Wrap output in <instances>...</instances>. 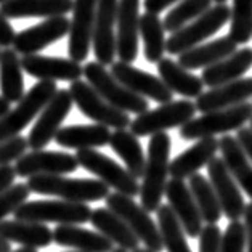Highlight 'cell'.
Returning a JSON list of instances; mask_svg holds the SVG:
<instances>
[{"label": "cell", "mask_w": 252, "mask_h": 252, "mask_svg": "<svg viewBox=\"0 0 252 252\" xmlns=\"http://www.w3.org/2000/svg\"><path fill=\"white\" fill-rule=\"evenodd\" d=\"M170 148L172 140L165 132L151 135L148 143V158H146L140 185L141 207L146 212H156L161 206L169 177Z\"/></svg>", "instance_id": "6da1fadb"}, {"label": "cell", "mask_w": 252, "mask_h": 252, "mask_svg": "<svg viewBox=\"0 0 252 252\" xmlns=\"http://www.w3.org/2000/svg\"><path fill=\"white\" fill-rule=\"evenodd\" d=\"M29 191L42 196H53L66 202L87 204L106 199L109 188L100 180L92 178H69L64 175H35L28 178Z\"/></svg>", "instance_id": "7a4b0ae2"}, {"label": "cell", "mask_w": 252, "mask_h": 252, "mask_svg": "<svg viewBox=\"0 0 252 252\" xmlns=\"http://www.w3.org/2000/svg\"><path fill=\"white\" fill-rule=\"evenodd\" d=\"M94 209L87 204H76L61 199H39L26 201L15 211V220L37 223H60V225H79L90 222Z\"/></svg>", "instance_id": "3957f363"}, {"label": "cell", "mask_w": 252, "mask_h": 252, "mask_svg": "<svg viewBox=\"0 0 252 252\" xmlns=\"http://www.w3.org/2000/svg\"><path fill=\"white\" fill-rule=\"evenodd\" d=\"M84 76L90 87L119 111L127 114H143L148 111L150 104L143 96L135 95L133 92L126 89L116 81L111 72L106 71V67L96 61H90L84 66Z\"/></svg>", "instance_id": "277c9868"}, {"label": "cell", "mask_w": 252, "mask_h": 252, "mask_svg": "<svg viewBox=\"0 0 252 252\" xmlns=\"http://www.w3.org/2000/svg\"><path fill=\"white\" fill-rule=\"evenodd\" d=\"M252 119V103L246 101L238 106L220 109L194 118L180 127V138L183 140H201L215 137L219 133H228L243 128L246 122Z\"/></svg>", "instance_id": "5b68a950"}, {"label": "cell", "mask_w": 252, "mask_h": 252, "mask_svg": "<svg viewBox=\"0 0 252 252\" xmlns=\"http://www.w3.org/2000/svg\"><path fill=\"white\" fill-rule=\"evenodd\" d=\"M57 92V82L39 81L32 85L28 94L23 96V100L18 103V106L15 109H10L0 119V143L20 137V132L31 124V121H34L35 116L40 114Z\"/></svg>", "instance_id": "8992f818"}, {"label": "cell", "mask_w": 252, "mask_h": 252, "mask_svg": "<svg viewBox=\"0 0 252 252\" xmlns=\"http://www.w3.org/2000/svg\"><path fill=\"white\" fill-rule=\"evenodd\" d=\"M104 201H106V209H109V211L124 220L126 225L137 236L138 241L145 244L146 249H150L153 252L164 251L159 226L151 219L150 212H146L132 198L119 193L109 194Z\"/></svg>", "instance_id": "52a82bcc"}, {"label": "cell", "mask_w": 252, "mask_h": 252, "mask_svg": "<svg viewBox=\"0 0 252 252\" xmlns=\"http://www.w3.org/2000/svg\"><path fill=\"white\" fill-rule=\"evenodd\" d=\"M231 8L225 3L211 7L204 15L196 18L194 21L187 24L185 28L177 31L165 40V50L170 55H182L187 50L198 47L202 40L211 37L219 29L223 28V24L230 20Z\"/></svg>", "instance_id": "ba28073f"}, {"label": "cell", "mask_w": 252, "mask_h": 252, "mask_svg": "<svg viewBox=\"0 0 252 252\" xmlns=\"http://www.w3.org/2000/svg\"><path fill=\"white\" fill-rule=\"evenodd\" d=\"M196 106L193 101L178 100L161 104L156 109H148L143 114H138L130 122V132L135 137H148V135L164 133L169 128L182 127L187 122L194 119Z\"/></svg>", "instance_id": "9c48e42d"}, {"label": "cell", "mask_w": 252, "mask_h": 252, "mask_svg": "<svg viewBox=\"0 0 252 252\" xmlns=\"http://www.w3.org/2000/svg\"><path fill=\"white\" fill-rule=\"evenodd\" d=\"M77 164L96 175L108 188H114L116 193L135 198L140 194V183L135 177L127 172V169L113 161L111 158L96 150H79L76 153Z\"/></svg>", "instance_id": "30bf717a"}, {"label": "cell", "mask_w": 252, "mask_h": 252, "mask_svg": "<svg viewBox=\"0 0 252 252\" xmlns=\"http://www.w3.org/2000/svg\"><path fill=\"white\" fill-rule=\"evenodd\" d=\"M69 94L72 98V103L77 104V108L81 109L84 116L95 121V124L104 126L108 128L113 127L116 130H124V128L130 127L132 119L128 118V114L119 111V109L111 106L108 101H104L87 82H71Z\"/></svg>", "instance_id": "8fae6325"}, {"label": "cell", "mask_w": 252, "mask_h": 252, "mask_svg": "<svg viewBox=\"0 0 252 252\" xmlns=\"http://www.w3.org/2000/svg\"><path fill=\"white\" fill-rule=\"evenodd\" d=\"M72 108V98L69 90H58L55 96L42 109L37 121L28 137V146L32 151L44 150L52 140H55L61 124Z\"/></svg>", "instance_id": "7c38bea8"}, {"label": "cell", "mask_w": 252, "mask_h": 252, "mask_svg": "<svg viewBox=\"0 0 252 252\" xmlns=\"http://www.w3.org/2000/svg\"><path fill=\"white\" fill-rule=\"evenodd\" d=\"M77 167L79 164L74 155L47 150L24 153L15 162L16 175L23 178L35 175H67L76 172Z\"/></svg>", "instance_id": "4fadbf2b"}, {"label": "cell", "mask_w": 252, "mask_h": 252, "mask_svg": "<svg viewBox=\"0 0 252 252\" xmlns=\"http://www.w3.org/2000/svg\"><path fill=\"white\" fill-rule=\"evenodd\" d=\"M98 0H74L72 20L69 26V45L67 52L76 63H82L90 53L92 37H94L95 15Z\"/></svg>", "instance_id": "5bb4252c"}, {"label": "cell", "mask_w": 252, "mask_h": 252, "mask_svg": "<svg viewBox=\"0 0 252 252\" xmlns=\"http://www.w3.org/2000/svg\"><path fill=\"white\" fill-rule=\"evenodd\" d=\"M119 0H98L92 47L96 63L108 66L116 58V20H118Z\"/></svg>", "instance_id": "9a60e30c"}, {"label": "cell", "mask_w": 252, "mask_h": 252, "mask_svg": "<svg viewBox=\"0 0 252 252\" xmlns=\"http://www.w3.org/2000/svg\"><path fill=\"white\" fill-rule=\"evenodd\" d=\"M207 174L209 182H211L214 191L217 194L219 204L222 207V214L230 222H239L243 219L246 209L244 198L239 191L236 182L230 175L225 162L222 159L214 158L207 164Z\"/></svg>", "instance_id": "2e32d148"}, {"label": "cell", "mask_w": 252, "mask_h": 252, "mask_svg": "<svg viewBox=\"0 0 252 252\" xmlns=\"http://www.w3.org/2000/svg\"><path fill=\"white\" fill-rule=\"evenodd\" d=\"M111 74L116 81L124 85L126 89L133 92L135 95L143 96L145 100L150 98V100H155L161 104L174 101L172 100L174 94L165 87V84L161 79L150 74V72H146V71L137 69V67H133L132 64L122 63V61L113 63Z\"/></svg>", "instance_id": "e0dca14e"}, {"label": "cell", "mask_w": 252, "mask_h": 252, "mask_svg": "<svg viewBox=\"0 0 252 252\" xmlns=\"http://www.w3.org/2000/svg\"><path fill=\"white\" fill-rule=\"evenodd\" d=\"M71 21L66 16L47 18L40 24H35L32 28H28L16 34L13 40V50L21 55H37L53 42L63 39L66 34H69Z\"/></svg>", "instance_id": "ac0fdd59"}, {"label": "cell", "mask_w": 252, "mask_h": 252, "mask_svg": "<svg viewBox=\"0 0 252 252\" xmlns=\"http://www.w3.org/2000/svg\"><path fill=\"white\" fill-rule=\"evenodd\" d=\"M140 0H119L118 3V34L116 55L122 63L130 64L138 55L140 35Z\"/></svg>", "instance_id": "d6986e66"}, {"label": "cell", "mask_w": 252, "mask_h": 252, "mask_svg": "<svg viewBox=\"0 0 252 252\" xmlns=\"http://www.w3.org/2000/svg\"><path fill=\"white\" fill-rule=\"evenodd\" d=\"M164 196L167 198L170 211L180 222L185 235L189 238H198L202 226H204V222H202L198 206H196L193 194L188 188V183L178 180V178H170L165 185Z\"/></svg>", "instance_id": "ffe728a7"}, {"label": "cell", "mask_w": 252, "mask_h": 252, "mask_svg": "<svg viewBox=\"0 0 252 252\" xmlns=\"http://www.w3.org/2000/svg\"><path fill=\"white\" fill-rule=\"evenodd\" d=\"M21 67L26 74L32 76L39 81H81L84 76V67L81 63H76L71 58L44 57V55H26L21 58Z\"/></svg>", "instance_id": "44dd1931"}, {"label": "cell", "mask_w": 252, "mask_h": 252, "mask_svg": "<svg viewBox=\"0 0 252 252\" xmlns=\"http://www.w3.org/2000/svg\"><path fill=\"white\" fill-rule=\"evenodd\" d=\"M252 96V77L238 79L235 82L220 85V87L209 89L207 92L196 98V111L202 114L220 111V109L233 108L238 104L246 103Z\"/></svg>", "instance_id": "7402d4cb"}, {"label": "cell", "mask_w": 252, "mask_h": 252, "mask_svg": "<svg viewBox=\"0 0 252 252\" xmlns=\"http://www.w3.org/2000/svg\"><path fill=\"white\" fill-rule=\"evenodd\" d=\"M219 151V140L215 137L201 138L193 146H189L182 155H178L175 159H172L169 165V175L172 178H189L194 174H198V170L212 161Z\"/></svg>", "instance_id": "603a6c76"}, {"label": "cell", "mask_w": 252, "mask_h": 252, "mask_svg": "<svg viewBox=\"0 0 252 252\" xmlns=\"http://www.w3.org/2000/svg\"><path fill=\"white\" fill-rule=\"evenodd\" d=\"M252 67V48L244 47L236 50L228 58L202 69L201 81L209 89L220 87V85L235 82L241 79Z\"/></svg>", "instance_id": "cb8c5ba5"}, {"label": "cell", "mask_w": 252, "mask_h": 252, "mask_svg": "<svg viewBox=\"0 0 252 252\" xmlns=\"http://www.w3.org/2000/svg\"><path fill=\"white\" fill-rule=\"evenodd\" d=\"M53 241L61 248L77 252H113L114 249V244L106 236L79 225H58L53 230Z\"/></svg>", "instance_id": "d4e9b609"}, {"label": "cell", "mask_w": 252, "mask_h": 252, "mask_svg": "<svg viewBox=\"0 0 252 252\" xmlns=\"http://www.w3.org/2000/svg\"><path fill=\"white\" fill-rule=\"evenodd\" d=\"M0 238H3L8 243L21 244L23 248L40 249L52 244L53 231L44 223L13 219L0 222Z\"/></svg>", "instance_id": "484cf974"}, {"label": "cell", "mask_w": 252, "mask_h": 252, "mask_svg": "<svg viewBox=\"0 0 252 252\" xmlns=\"http://www.w3.org/2000/svg\"><path fill=\"white\" fill-rule=\"evenodd\" d=\"M238 45L233 42L228 35L225 37H219L217 40L207 42V44H202L191 48V50H187L185 53L178 55V61L183 69L187 71H194V69H206V67L212 66L219 61H222L225 58H228L230 55L235 53Z\"/></svg>", "instance_id": "4316f807"}, {"label": "cell", "mask_w": 252, "mask_h": 252, "mask_svg": "<svg viewBox=\"0 0 252 252\" xmlns=\"http://www.w3.org/2000/svg\"><path fill=\"white\" fill-rule=\"evenodd\" d=\"M74 0H7L0 5L5 18H55L72 11Z\"/></svg>", "instance_id": "83f0119b"}, {"label": "cell", "mask_w": 252, "mask_h": 252, "mask_svg": "<svg viewBox=\"0 0 252 252\" xmlns=\"http://www.w3.org/2000/svg\"><path fill=\"white\" fill-rule=\"evenodd\" d=\"M111 132L108 127L100 124L90 126H66L61 127L55 141L63 148L72 150H96L100 146L109 145Z\"/></svg>", "instance_id": "f1b7e54d"}, {"label": "cell", "mask_w": 252, "mask_h": 252, "mask_svg": "<svg viewBox=\"0 0 252 252\" xmlns=\"http://www.w3.org/2000/svg\"><path fill=\"white\" fill-rule=\"evenodd\" d=\"M90 223L94 225L103 236H106L113 244L118 246L119 249L133 252L137 248H140L138 246L140 241L130 231V228L126 225L124 220L106 207L94 209L90 215Z\"/></svg>", "instance_id": "f546056e"}, {"label": "cell", "mask_w": 252, "mask_h": 252, "mask_svg": "<svg viewBox=\"0 0 252 252\" xmlns=\"http://www.w3.org/2000/svg\"><path fill=\"white\" fill-rule=\"evenodd\" d=\"M219 150L222 153V161L225 162L233 180L244 189V193L252 201V164L239 146L238 140L231 135H223L219 140Z\"/></svg>", "instance_id": "4dcf8cb0"}, {"label": "cell", "mask_w": 252, "mask_h": 252, "mask_svg": "<svg viewBox=\"0 0 252 252\" xmlns=\"http://www.w3.org/2000/svg\"><path fill=\"white\" fill-rule=\"evenodd\" d=\"M158 71L161 76L159 79L172 94H178L185 98H198L204 90V84H202L201 77L183 69L177 61L170 58H162L159 61Z\"/></svg>", "instance_id": "1f68e13d"}, {"label": "cell", "mask_w": 252, "mask_h": 252, "mask_svg": "<svg viewBox=\"0 0 252 252\" xmlns=\"http://www.w3.org/2000/svg\"><path fill=\"white\" fill-rule=\"evenodd\" d=\"M24 94L21 60L13 48L0 52V96L8 103H20Z\"/></svg>", "instance_id": "d6a6232c"}, {"label": "cell", "mask_w": 252, "mask_h": 252, "mask_svg": "<svg viewBox=\"0 0 252 252\" xmlns=\"http://www.w3.org/2000/svg\"><path fill=\"white\" fill-rule=\"evenodd\" d=\"M109 146L124 161L128 174L137 180L143 177L146 158L143 155L141 143L130 130H127V128L114 130L111 133V138H109Z\"/></svg>", "instance_id": "836d02e7"}, {"label": "cell", "mask_w": 252, "mask_h": 252, "mask_svg": "<svg viewBox=\"0 0 252 252\" xmlns=\"http://www.w3.org/2000/svg\"><path fill=\"white\" fill-rule=\"evenodd\" d=\"M188 188L198 206L202 222L206 225H217L222 217V207L219 204L217 194H215L211 182L204 175L194 174L193 177H189Z\"/></svg>", "instance_id": "e575fe53"}, {"label": "cell", "mask_w": 252, "mask_h": 252, "mask_svg": "<svg viewBox=\"0 0 252 252\" xmlns=\"http://www.w3.org/2000/svg\"><path fill=\"white\" fill-rule=\"evenodd\" d=\"M140 35L145 44V58L150 63H159L165 52V31L161 18L153 13L140 16Z\"/></svg>", "instance_id": "d590c367"}, {"label": "cell", "mask_w": 252, "mask_h": 252, "mask_svg": "<svg viewBox=\"0 0 252 252\" xmlns=\"http://www.w3.org/2000/svg\"><path fill=\"white\" fill-rule=\"evenodd\" d=\"M156 215H158V226H159V233H161V238H162L164 251L193 252L188 246L185 231H183L182 225L177 220L174 212L170 211V207L167 204L159 206Z\"/></svg>", "instance_id": "8d00e7d4"}, {"label": "cell", "mask_w": 252, "mask_h": 252, "mask_svg": "<svg viewBox=\"0 0 252 252\" xmlns=\"http://www.w3.org/2000/svg\"><path fill=\"white\" fill-rule=\"evenodd\" d=\"M212 0H182L175 8H172L165 15L162 26L164 31L174 34L182 28H185L189 21H194L196 18L204 15L211 8Z\"/></svg>", "instance_id": "74e56055"}, {"label": "cell", "mask_w": 252, "mask_h": 252, "mask_svg": "<svg viewBox=\"0 0 252 252\" xmlns=\"http://www.w3.org/2000/svg\"><path fill=\"white\" fill-rule=\"evenodd\" d=\"M228 37L235 44H248L252 37V0H233Z\"/></svg>", "instance_id": "f35d334b"}, {"label": "cell", "mask_w": 252, "mask_h": 252, "mask_svg": "<svg viewBox=\"0 0 252 252\" xmlns=\"http://www.w3.org/2000/svg\"><path fill=\"white\" fill-rule=\"evenodd\" d=\"M29 188L26 183H15L13 187L8 188L7 191L0 194V222L10 214H15V211L29 198Z\"/></svg>", "instance_id": "ab89813d"}, {"label": "cell", "mask_w": 252, "mask_h": 252, "mask_svg": "<svg viewBox=\"0 0 252 252\" xmlns=\"http://www.w3.org/2000/svg\"><path fill=\"white\" fill-rule=\"evenodd\" d=\"M222 252H246V230L243 222H230L225 230Z\"/></svg>", "instance_id": "60d3db41"}, {"label": "cell", "mask_w": 252, "mask_h": 252, "mask_svg": "<svg viewBox=\"0 0 252 252\" xmlns=\"http://www.w3.org/2000/svg\"><path fill=\"white\" fill-rule=\"evenodd\" d=\"M28 148H29L28 138L21 137V135L0 143V167H2V165H8L10 162L20 159L24 153H26Z\"/></svg>", "instance_id": "b9f144b4"}, {"label": "cell", "mask_w": 252, "mask_h": 252, "mask_svg": "<svg viewBox=\"0 0 252 252\" xmlns=\"http://www.w3.org/2000/svg\"><path fill=\"white\" fill-rule=\"evenodd\" d=\"M198 238L199 252H222L223 235L217 225H204Z\"/></svg>", "instance_id": "7bdbcfd3"}, {"label": "cell", "mask_w": 252, "mask_h": 252, "mask_svg": "<svg viewBox=\"0 0 252 252\" xmlns=\"http://www.w3.org/2000/svg\"><path fill=\"white\" fill-rule=\"evenodd\" d=\"M16 37V32L11 28V24L8 20L0 13V47L10 48V45H13V40Z\"/></svg>", "instance_id": "ee69618b"}, {"label": "cell", "mask_w": 252, "mask_h": 252, "mask_svg": "<svg viewBox=\"0 0 252 252\" xmlns=\"http://www.w3.org/2000/svg\"><path fill=\"white\" fill-rule=\"evenodd\" d=\"M15 178H16V172L13 165L8 164L0 167V194L15 185Z\"/></svg>", "instance_id": "f6af8a7d"}, {"label": "cell", "mask_w": 252, "mask_h": 252, "mask_svg": "<svg viewBox=\"0 0 252 252\" xmlns=\"http://www.w3.org/2000/svg\"><path fill=\"white\" fill-rule=\"evenodd\" d=\"M236 140H238L239 146L243 148V151L246 153V156L252 161V130L248 127L239 128L236 133Z\"/></svg>", "instance_id": "bcb514c9"}, {"label": "cell", "mask_w": 252, "mask_h": 252, "mask_svg": "<svg viewBox=\"0 0 252 252\" xmlns=\"http://www.w3.org/2000/svg\"><path fill=\"white\" fill-rule=\"evenodd\" d=\"M244 230H246V252H252V202L244 209Z\"/></svg>", "instance_id": "7dc6e473"}, {"label": "cell", "mask_w": 252, "mask_h": 252, "mask_svg": "<svg viewBox=\"0 0 252 252\" xmlns=\"http://www.w3.org/2000/svg\"><path fill=\"white\" fill-rule=\"evenodd\" d=\"M178 2V0H145V10L146 13H153V15H159L161 11H164L167 7H170L172 3Z\"/></svg>", "instance_id": "c3c4849f"}, {"label": "cell", "mask_w": 252, "mask_h": 252, "mask_svg": "<svg viewBox=\"0 0 252 252\" xmlns=\"http://www.w3.org/2000/svg\"><path fill=\"white\" fill-rule=\"evenodd\" d=\"M8 111H10V103L5 100V98L0 96V119H2Z\"/></svg>", "instance_id": "681fc988"}, {"label": "cell", "mask_w": 252, "mask_h": 252, "mask_svg": "<svg viewBox=\"0 0 252 252\" xmlns=\"http://www.w3.org/2000/svg\"><path fill=\"white\" fill-rule=\"evenodd\" d=\"M11 251V244L8 241H5L3 238H0V252H10Z\"/></svg>", "instance_id": "f907efd6"}, {"label": "cell", "mask_w": 252, "mask_h": 252, "mask_svg": "<svg viewBox=\"0 0 252 252\" xmlns=\"http://www.w3.org/2000/svg\"><path fill=\"white\" fill-rule=\"evenodd\" d=\"M10 252H37V249H32V248H21V249H16V251H10Z\"/></svg>", "instance_id": "816d5d0a"}, {"label": "cell", "mask_w": 252, "mask_h": 252, "mask_svg": "<svg viewBox=\"0 0 252 252\" xmlns=\"http://www.w3.org/2000/svg\"><path fill=\"white\" fill-rule=\"evenodd\" d=\"M133 252H153V251H150V249H146V248H137Z\"/></svg>", "instance_id": "f5cc1de1"}, {"label": "cell", "mask_w": 252, "mask_h": 252, "mask_svg": "<svg viewBox=\"0 0 252 252\" xmlns=\"http://www.w3.org/2000/svg\"><path fill=\"white\" fill-rule=\"evenodd\" d=\"M113 252H127V251H124V249H119V248H118V249L114 248V249H113Z\"/></svg>", "instance_id": "db71d44e"}, {"label": "cell", "mask_w": 252, "mask_h": 252, "mask_svg": "<svg viewBox=\"0 0 252 252\" xmlns=\"http://www.w3.org/2000/svg\"><path fill=\"white\" fill-rule=\"evenodd\" d=\"M217 2V5H220V3H225V0H215Z\"/></svg>", "instance_id": "11a10c76"}, {"label": "cell", "mask_w": 252, "mask_h": 252, "mask_svg": "<svg viewBox=\"0 0 252 252\" xmlns=\"http://www.w3.org/2000/svg\"><path fill=\"white\" fill-rule=\"evenodd\" d=\"M249 122H251V127H249V128H251V130H252V119H251Z\"/></svg>", "instance_id": "9f6ffc18"}, {"label": "cell", "mask_w": 252, "mask_h": 252, "mask_svg": "<svg viewBox=\"0 0 252 252\" xmlns=\"http://www.w3.org/2000/svg\"><path fill=\"white\" fill-rule=\"evenodd\" d=\"M3 2H7V0H0V3H3Z\"/></svg>", "instance_id": "6f0895ef"}, {"label": "cell", "mask_w": 252, "mask_h": 252, "mask_svg": "<svg viewBox=\"0 0 252 252\" xmlns=\"http://www.w3.org/2000/svg\"><path fill=\"white\" fill-rule=\"evenodd\" d=\"M67 252H77V251H67Z\"/></svg>", "instance_id": "680465c9"}]
</instances>
